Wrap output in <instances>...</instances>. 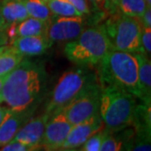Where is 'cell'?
Segmentation results:
<instances>
[{"instance_id":"f546056e","label":"cell","mask_w":151,"mask_h":151,"mask_svg":"<svg viewBox=\"0 0 151 151\" xmlns=\"http://www.w3.org/2000/svg\"><path fill=\"white\" fill-rule=\"evenodd\" d=\"M6 28H7V26H6L5 21H4V18L1 14V12H0V33L4 32L6 29Z\"/></svg>"},{"instance_id":"f1b7e54d","label":"cell","mask_w":151,"mask_h":151,"mask_svg":"<svg viewBox=\"0 0 151 151\" xmlns=\"http://www.w3.org/2000/svg\"><path fill=\"white\" fill-rule=\"evenodd\" d=\"M8 109H9L8 108L3 107V106H1V105H0V124H1V123L3 122V120H4V117H5Z\"/></svg>"},{"instance_id":"4fadbf2b","label":"cell","mask_w":151,"mask_h":151,"mask_svg":"<svg viewBox=\"0 0 151 151\" xmlns=\"http://www.w3.org/2000/svg\"><path fill=\"white\" fill-rule=\"evenodd\" d=\"M10 45L24 58L44 54L53 44L45 35L24 36L14 39Z\"/></svg>"},{"instance_id":"8fae6325","label":"cell","mask_w":151,"mask_h":151,"mask_svg":"<svg viewBox=\"0 0 151 151\" xmlns=\"http://www.w3.org/2000/svg\"><path fill=\"white\" fill-rule=\"evenodd\" d=\"M36 107L24 111L8 109L5 117L0 124V147L14 139L22 127L32 118Z\"/></svg>"},{"instance_id":"e0dca14e","label":"cell","mask_w":151,"mask_h":151,"mask_svg":"<svg viewBox=\"0 0 151 151\" xmlns=\"http://www.w3.org/2000/svg\"><path fill=\"white\" fill-rule=\"evenodd\" d=\"M0 12L7 27L29 17L23 0H4L0 4Z\"/></svg>"},{"instance_id":"5b68a950","label":"cell","mask_w":151,"mask_h":151,"mask_svg":"<svg viewBox=\"0 0 151 151\" xmlns=\"http://www.w3.org/2000/svg\"><path fill=\"white\" fill-rule=\"evenodd\" d=\"M98 81L97 74L87 66L66 70L59 78L50 93L46 104L45 113L50 116L55 112L62 110L92 84Z\"/></svg>"},{"instance_id":"cb8c5ba5","label":"cell","mask_w":151,"mask_h":151,"mask_svg":"<svg viewBox=\"0 0 151 151\" xmlns=\"http://www.w3.org/2000/svg\"><path fill=\"white\" fill-rule=\"evenodd\" d=\"M141 53L150 57L151 53V27L142 26L141 29Z\"/></svg>"},{"instance_id":"30bf717a","label":"cell","mask_w":151,"mask_h":151,"mask_svg":"<svg viewBox=\"0 0 151 151\" xmlns=\"http://www.w3.org/2000/svg\"><path fill=\"white\" fill-rule=\"evenodd\" d=\"M104 129L100 113L80 124L73 125L60 150H72L81 147L90 137Z\"/></svg>"},{"instance_id":"e575fe53","label":"cell","mask_w":151,"mask_h":151,"mask_svg":"<svg viewBox=\"0 0 151 151\" xmlns=\"http://www.w3.org/2000/svg\"><path fill=\"white\" fill-rule=\"evenodd\" d=\"M56 151H77V150H76V149H72V150H56Z\"/></svg>"},{"instance_id":"4316f807","label":"cell","mask_w":151,"mask_h":151,"mask_svg":"<svg viewBox=\"0 0 151 151\" xmlns=\"http://www.w3.org/2000/svg\"><path fill=\"white\" fill-rule=\"evenodd\" d=\"M119 0H103L104 9L107 10L110 14H113L119 12L118 5Z\"/></svg>"},{"instance_id":"83f0119b","label":"cell","mask_w":151,"mask_h":151,"mask_svg":"<svg viewBox=\"0 0 151 151\" xmlns=\"http://www.w3.org/2000/svg\"><path fill=\"white\" fill-rule=\"evenodd\" d=\"M142 26L151 27V7H148L139 19Z\"/></svg>"},{"instance_id":"44dd1931","label":"cell","mask_w":151,"mask_h":151,"mask_svg":"<svg viewBox=\"0 0 151 151\" xmlns=\"http://www.w3.org/2000/svg\"><path fill=\"white\" fill-rule=\"evenodd\" d=\"M148 6L145 0H119L118 9L126 16L140 19Z\"/></svg>"},{"instance_id":"277c9868","label":"cell","mask_w":151,"mask_h":151,"mask_svg":"<svg viewBox=\"0 0 151 151\" xmlns=\"http://www.w3.org/2000/svg\"><path fill=\"white\" fill-rule=\"evenodd\" d=\"M112 50L103 24L85 28L77 37L65 44V56L75 64L91 66L99 64Z\"/></svg>"},{"instance_id":"5bb4252c","label":"cell","mask_w":151,"mask_h":151,"mask_svg":"<svg viewBox=\"0 0 151 151\" xmlns=\"http://www.w3.org/2000/svg\"><path fill=\"white\" fill-rule=\"evenodd\" d=\"M47 22L42 21L32 17H28L23 21L12 24L6 28V36L11 43L14 39L24 36L45 35Z\"/></svg>"},{"instance_id":"ac0fdd59","label":"cell","mask_w":151,"mask_h":151,"mask_svg":"<svg viewBox=\"0 0 151 151\" xmlns=\"http://www.w3.org/2000/svg\"><path fill=\"white\" fill-rule=\"evenodd\" d=\"M24 57L11 45L0 46V76H5L22 61Z\"/></svg>"},{"instance_id":"7a4b0ae2","label":"cell","mask_w":151,"mask_h":151,"mask_svg":"<svg viewBox=\"0 0 151 151\" xmlns=\"http://www.w3.org/2000/svg\"><path fill=\"white\" fill-rule=\"evenodd\" d=\"M97 65L101 85L119 86L139 98V64L134 53L111 50Z\"/></svg>"},{"instance_id":"ba28073f","label":"cell","mask_w":151,"mask_h":151,"mask_svg":"<svg viewBox=\"0 0 151 151\" xmlns=\"http://www.w3.org/2000/svg\"><path fill=\"white\" fill-rule=\"evenodd\" d=\"M86 28L83 17L55 16L47 22L45 35L53 44L70 41L77 37Z\"/></svg>"},{"instance_id":"d4e9b609","label":"cell","mask_w":151,"mask_h":151,"mask_svg":"<svg viewBox=\"0 0 151 151\" xmlns=\"http://www.w3.org/2000/svg\"><path fill=\"white\" fill-rule=\"evenodd\" d=\"M0 151H36V149L24 145L19 142L12 140L6 144L5 145L2 146Z\"/></svg>"},{"instance_id":"4dcf8cb0","label":"cell","mask_w":151,"mask_h":151,"mask_svg":"<svg viewBox=\"0 0 151 151\" xmlns=\"http://www.w3.org/2000/svg\"><path fill=\"white\" fill-rule=\"evenodd\" d=\"M87 1L90 2L92 4V6H94L97 9L99 8L103 4V0H87Z\"/></svg>"},{"instance_id":"ffe728a7","label":"cell","mask_w":151,"mask_h":151,"mask_svg":"<svg viewBox=\"0 0 151 151\" xmlns=\"http://www.w3.org/2000/svg\"><path fill=\"white\" fill-rule=\"evenodd\" d=\"M29 16L48 22L52 16L46 0H23Z\"/></svg>"},{"instance_id":"7402d4cb","label":"cell","mask_w":151,"mask_h":151,"mask_svg":"<svg viewBox=\"0 0 151 151\" xmlns=\"http://www.w3.org/2000/svg\"><path fill=\"white\" fill-rule=\"evenodd\" d=\"M46 2L55 16L84 17L67 0H46Z\"/></svg>"},{"instance_id":"2e32d148","label":"cell","mask_w":151,"mask_h":151,"mask_svg":"<svg viewBox=\"0 0 151 151\" xmlns=\"http://www.w3.org/2000/svg\"><path fill=\"white\" fill-rule=\"evenodd\" d=\"M125 151H151V128L130 127L125 141Z\"/></svg>"},{"instance_id":"484cf974","label":"cell","mask_w":151,"mask_h":151,"mask_svg":"<svg viewBox=\"0 0 151 151\" xmlns=\"http://www.w3.org/2000/svg\"><path fill=\"white\" fill-rule=\"evenodd\" d=\"M70 4L75 7L83 16L91 14V7L87 0H67Z\"/></svg>"},{"instance_id":"d6a6232c","label":"cell","mask_w":151,"mask_h":151,"mask_svg":"<svg viewBox=\"0 0 151 151\" xmlns=\"http://www.w3.org/2000/svg\"><path fill=\"white\" fill-rule=\"evenodd\" d=\"M5 76H0V92L2 91V88L4 86V80H5Z\"/></svg>"},{"instance_id":"7c38bea8","label":"cell","mask_w":151,"mask_h":151,"mask_svg":"<svg viewBox=\"0 0 151 151\" xmlns=\"http://www.w3.org/2000/svg\"><path fill=\"white\" fill-rule=\"evenodd\" d=\"M50 115L45 112L35 118H31L18 132L13 140L24 145L33 147L38 150Z\"/></svg>"},{"instance_id":"1f68e13d","label":"cell","mask_w":151,"mask_h":151,"mask_svg":"<svg viewBox=\"0 0 151 151\" xmlns=\"http://www.w3.org/2000/svg\"><path fill=\"white\" fill-rule=\"evenodd\" d=\"M8 42V38L6 35H4V33H0V46L6 45Z\"/></svg>"},{"instance_id":"8992f818","label":"cell","mask_w":151,"mask_h":151,"mask_svg":"<svg viewBox=\"0 0 151 151\" xmlns=\"http://www.w3.org/2000/svg\"><path fill=\"white\" fill-rule=\"evenodd\" d=\"M112 50L141 53V29L139 19L126 16L119 12L110 14L103 24Z\"/></svg>"},{"instance_id":"603a6c76","label":"cell","mask_w":151,"mask_h":151,"mask_svg":"<svg viewBox=\"0 0 151 151\" xmlns=\"http://www.w3.org/2000/svg\"><path fill=\"white\" fill-rule=\"evenodd\" d=\"M108 131L103 129L102 130L98 131L92 137H90L81 146L80 151H99L102 145L103 139L105 135L107 134Z\"/></svg>"},{"instance_id":"52a82bcc","label":"cell","mask_w":151,"mask_h":151,"mask_svg":"<svg viewBox=\"0 0 151 151\" xmlns=\"http://www.w3.org/2000/svg\"><path fill=\"white\" fill-rule=\"evenodd\" d=\"M101 92L102 86L98 81L81 92L62 109L65 118L72 126L99 113Z\"/></svg>"},{"instance_id":"836d02e7","label":"cell","mask_w":151,"mask_h":151,"mask_svg":"<svg viewBox=\"0 0 151 151\" xmlns=\"http://www.w3.org/2000/svg\"><path fill=\"white\" fill-rule=\"evenodd\" d=\"M148 7H151V0H145Z\"/></svg>"},{"instance_id":"9a60e30c","label":"cell","mask_w":151,"mask_h":151,"mask_svg":"<svg viewBox=\"0 0 151 151\" xmlns=\"http://www.w3.org/2000/svg\"><path fill=\"white\" fill-rule=\"evenodd\" d=\"M139 64V99L144 103H151L150 57L142 53H134Z\"/></svg>"},{"instance_id":"9c48e42d","label":"cell","mask_w":151,"mask_h":151,"mask_svg":"<svg viewBox=\"0 0 151 151\" xmlns=\"http://www.w3.org/2000/svg\"><path fill=\"white\" fill-rule=\"evenodd\" d=\"M72 125L60 110L51 114L46 123L40 148L45 151H56L60 150L62 145L70 133Z\"/></svg>"},{"instance_id":"3957f363","label":"cell","mask_w":151,"mask_h":151,"mask_svg":"<svg viewBox=\"0 0 151 151\" xmlns=\"http://www.w3.org/2000/svg\"><path fill=\"white\" fill-rule=\"evenodd\" d=\"M101 86L99 113L104 129L115 133L131 127L138 104L136 97L119 86Z\"/></svg>"},{"instance_id":"6da1fadb","label":"cell","mask_w":151,"mask_h":151,"mask_svg":"<svg viewBox=\"0 0 151 151\" xmlns=\"http://www.w3.org/2000/svg\"><path fill=\"white\" fill-rule=\"evenodd\" d=\"M47 73L42 63L24 58L6 76L0 92V104L14 111L36 107L45 87Z\"/></svg>"},{"instance_id":"d6986e66","label":"cell","mask_w":151,"mask_h":151,"mask_svg":"<svg viewBox=\"0 0 151 151\" xmlns=\"http://www.w3.org/2000/svg\"><path fill=\"white\" fill-rule=\"evenodd\" d=\"M129 128L115 133L108 131L99 151H125V141L129 134Z\"/></svg>"}]
</instances>
